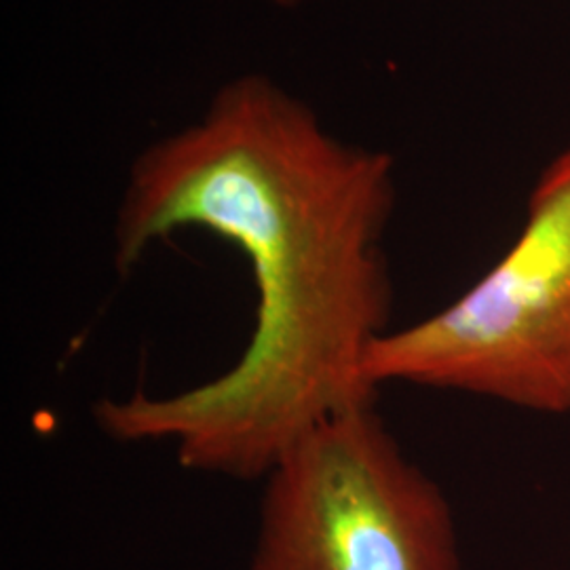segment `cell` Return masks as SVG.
<instances>
[{
	"mask_svg": "<svg viewBox=\"0 0 570 570\" xmlns=\"http://www.w3.org/2000/svg\"><path fill=\"white\" fill-rule=\"evenodd\" d=\"M393 207L387 153L334 138L263 75L226 82L202 121L131 165L115 265L131 271L183 228L225 239L254 282L249 338L195 387L100 400L98 429L165 446L186 471L261 482L311 429L376 404L366 362L391 330L383 239Z\"/></svg>",
	"mask_w": 570,
	"mask_h": 570,
	"instance_id": "cell-1",
	"label": "cell"
},
{
	"mask_svg": "<svg viewBox=\"0 0 570 570\" xmlns=\"http://www.w3.org/2000/svg\"><path fill=\"white\" fill-rule=\"evenodd\" d=\"M366 374L541 414L570 412V148L541 174L522 233L463 296L367 355Z\"/></svg>",
	"mask_w": 570,
	"mask_h": 570,
	"instance_id": "cell-2",
	"label": "cell"
},
{
	"mask_svg": "<svg viewBox=\"0 0 570 570\" xmlns=\"http://www.w3.org/2000/svg\"><path fill=\"white\" fill-rule=\"evenodd\" d=\"M261 482L252 570H461L444 492L374 404L311 429Z\"/></svg>",
	"mask_w": 570,
	"mask_h": 570,
	"instance_id": "cell-3",
	"label": "cell"
},
{
	"mask_svg": "<svg viewBox=\"0 0 570 570\" xmlns=\"http://www.w3.org/2000/svg\"><path fill=\"white\" fill-rule=\"evenodd\" d=\"M273 4H279V7H294L296 2H301V0H271Z\"/></svg>",
	"mask_w": 570,
	"mask_h": 570,
	"instance_id": "cell-4",
	"label": "cell"
}]
</instances>
